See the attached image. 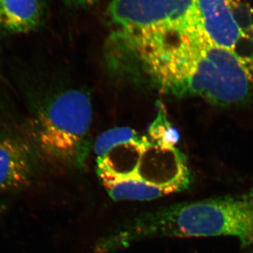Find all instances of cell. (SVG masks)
<instances>
[{"label": "cell", "mask_w": 253, "mask_h": 253, "mask_svg": "<svg viewBox=\"0 0 253 253\" xmlns=\"http://www.w3.org/2000/svg\"><path fill=\"white\" fill-rule=\"evenodd\" d=\"M141 231L146 239L231 237L242 249H253V189L146 213L141 219Z\"/></svg>", "instance_id": "1"}, {"label": "cell", "mask_w": 253, "mask_h": 253, "mask_svg": "<svg viewBox=\"0 0 253 253\" xmlns=\"http://www.w3.org/2000/svg\"><path fill=\"white\" fill-rule=\"evenodd\" d=\"M92 107L86 93L67 91L40 111L31 141L38 155L64 166L81 167L89 149Z\"/></svg>", "instance_id": "2"}, {"label": "cell", "mask_w": 253, "mask_h": 253, "mask_svg": "<svg viewBox=\"0 0 253 253\" xmlns=\"http://www.w3.org/2000/svg\"><path fill=\"white\" fill-rule=\"evenodd\" d=\"M200 38L196 56L182 93L201 95L221 104H232L246 99L250 80L231 50Z\"/></svg>", "instance_id": "3"}, {"label": "cell", "mask_w": 253, "mask_h": 253, "mask_svg": "<svg viewBox=\"0 0 253 253\" xmlns=\"http://www.w3.org/2000/svg\"><path fill=\"white\" fill-rule=\"evenodd\" d=\"M108 13L137 39L191 33L197 28L196 0H112Z\"/></svg>", "instance_id": "4"}, {"label": "cell", "mask_w": 253, "mask_h": 253, "mask_svg": "<svg viewBox=\"0 0 253 253\" xmlns=\"http://www.w3.org/2000/svg\"><path fill=\"white\" fill-rule=\"evenodd\" d=\"M136 176L157 186L166 195L190 189L192 175L185 156L175 147H164L147 139Z\"/></svg>", "instance_id": "5"}, {"label": "cell", "mask_w": 253, "mask_h": 253, "mask_svg": "<svg viewBox=\"0 0 253 253\" xmlns=\"http://www.w3.org/2000/svg\"><path fill=\"white\" fill-rule=\"evenodd\" d=\"M36 149L31 141L0 131V194L26 189L36 177Z\"/></svg>", "instance_id": "6"}, {"label": "cell", "mask_w": 253, "mask_h": 253, "mask_svg": "<svg viewBox=\"0 0 253 253\" xmlns=\"http://www.w3.org/2000/svg\"><path fill=\"white\" fill-rule=\"evenodd\" d=\"M198 30L212 44L231 50L241 32L229 8V0H196Z\"/></svg>", "instance_id": "7"}, {"label": "cell", "mask_w": 253, "mask_h": 253, "mask_svg": "<svg viewBox=\"0 0 253 253\" xmlns=\"http://www.w3.org/2000/svg\"><path fill=\"white\" fill-rule=\"evenodd\" d=\"M147 138L117 145L104 156L97 158V174L104 178L130 177L136 176L138 166Z\"/></svg>", "instance_id": "8"}, {"label": "cell", "mask_w": 253, "mask_h": 253, "mask_svg": "<svg viewBox=\"0 0 253 253\" xmlns=\"http://www.w3.org/2000/svg\"><path fill=\"white\" fill-rule=\"evenodd\" d=\"M44 11V0H4L1 12L6 29L27 33L41 22Z\"/></svg>", "instance_id": "9"}, {"label": "cell", "mask_w": 253, "mask_h": 253, "mask_svg": "<svg viewBox=\"0 0 253 253\" xmlns=\"http://www.w3.org/2000/svg\"><path fill=\"white\" fill-rule=\"evenodd\" d=\"M111 199L115 201H152L166 196L157 186L141 180L136 176L100 179Z\"/></svg>", "instance_id": "10"}, {"label": "cell", "mask_w": 253, "mask_h": 253, "mask_svg": "<svg viewBox=\"0 0 253 253\" xmlns=\"http://www.w3.org/2000/svg\"><path fill=\"white\" fill-rule=\"evenodd\" d=\"M140 136L135 130L126 126L113 128L105 131L96 139L94 144V152L98 158L104 155L117 145L136 140Z\"/></svg>", "instance_id": "11"}, {"label": "cell", "mask_w": 253, "mask_h": 253, "mask_svg": "<svg viewBox=\"0 0 253 253\" xmlns=\"http://www.w3.org/2000/svg\"><path fill=\"white\" fill-rule=\"evenodd\" d=\"M151 142L164 147H174L179 140V134L166 118L164 109L158 111V117L152 123L149 130Z\"/></svg>", "instance_id": "12"}, {"label": "cell", "mask_w": 253, "mask_h": 253, "mask_svg": "<svg viewBox=\"0 0 253 253\" xmlns=\"http://www.w3.org/2000/svg\"><path fill=\"white\" fill-rule=\"evenodd\" d=\"M244 68L250 81H253V35L241 33L231 49Z\"/></svg>", "instance_id": "13"}, {"label": "cell", "mask_w": 253, "mask_h": 253, "mask_svg": "<svg viewBox=\"0 0 253 253\" xmlns=\"http://www.w3.org/2000/svg\"><path fill=\"white\" fill-rule=\"evenodd\" d=\"M232 17L242 34L253 35V10L241 0H229Z\"/></svg>", "instance_id": "14"}, {"label": "cell", "mask_w": 253, "mask_h": 253, "mask_svg": "<svg viewBox=\"0 0 253 253\" xmlns=\"http://www.w3.org/2000/svg\"><path fill=\"white\" fill-rule=\"evenodd\" d=\"M70 4L77 7H87L99 2L101 0H66Z\"/></svg>", "instance_id": "15"}, {"label": "cell", "mask_w": 253, "mask_h": 253, "mask_svg": "<svg viewBox=\"0 0 253 253\" xmlns=\"http://www.w3.org/2000/svg\"><path fill=\"white\" fill-rule=\"evenodd\" d=\"M5 209H6L5 205L0 204V219H1V217H2L3 213L4 212Z\"/></svg>", "instance_id": "16"}, {"label": "cell", "mask_w": 253, "mask_h": 253, "mask_svg": "<svg viewBox=\"0 0 253 253\" xmlns=\"http://www.w3.org/2000/svg\"><path fill=\"white\" fill-rule=\"evenodd\" d=\"M0 23H2V15H1V11H0Z\"/></svg>", "instance_id": "17"}, {"label": "cell", "mask_w": 253, "mask_h": 253, "mask_svg": "<svg viewBox=\"0 0 253 253\" xmlns=\"http://www.w3.org/2000/svg\"><path fill=\"white\" fill-rule=\"evenodd\" d=\"M3 1H4V0H0V11H1V5L3 4Z\"/></svg>", "instance_id": "18"}]
</instances>
